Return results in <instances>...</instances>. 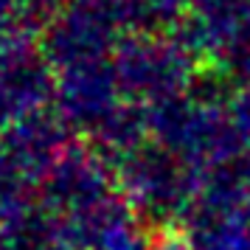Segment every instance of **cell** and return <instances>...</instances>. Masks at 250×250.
I'll use <instances>...</instances> for the list:
<instances>
[{"mask_svg": "<svg viewBox=\"0 0 250 250\" xmlns=\"http://www.w3.org/2000/svg\"><path fill=\"white\" fill-rule=\"evenodd\" d=\"M51 99L54 73L45 62L23 48H0V132L48 110Z\"/></svg>", "mask_w": 250, "mask_h": 250, "instance_id": "1", "label": "cell"}]
</instances>
